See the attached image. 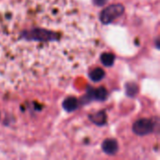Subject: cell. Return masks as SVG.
<instances>
[{"mask_svg":"<svg viewBox=\"0 0 160 160\" xmlns=\"http://www.w3.org/2000/svg\"><path fill=\"white\" fill-rule=\"evenodd\" d=\"M102 47L94 16L76 0H8L0 7V89L65 82Z\"/></svg>","mask_w":160,"mask_h":160,"instance_id":"obj_1","label":"cell"}]
</instances>
